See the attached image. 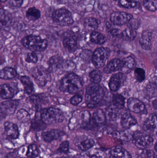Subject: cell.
Instances as JSON below:
<instances>
[{"label":"cell","instance_id":"cell-1","mask_svg":"<svg viewBox=\"0 0 157 158\" xmlns=\"http://www.w3.org/2000/svg\"><path fill=\"white\" fill-rule=\"evenodd\" d=\"M105 96V91L98 84L92 83L86 89L85 100L88 107L93 108L98 106Z\"/></svg>","mask_w":157,"mask_h":158},{"label":"cell","instance_id":"cell-2","mask_svg":"<svg viewBox=\"0 0 157 158\" xmlns=\"http://www.w3.org/2000/svg\"><path fill=\"white\" fill-rule=\"evenodd\" d=\"M83 86V82L76 74L70 73L63 78L60 83V89L62 92L74 94Z\"/></svg>","mask_w":157,"mask_h":158},{"label":"cell","instance_id":"cell-3","mask_svg":"<svg viewBox=\"0 0 157 158\" xmlns=\"http://www.w3.org/2000/svg\"><path fill=\"white\" fill-rule=\"evenodd\" d=\"M40 111L41 118L46 125L60 123L64 120L63 112L57 108L42 109Z\"/></svg>","mask_w":157,"mask_h":158},{"label":"cell","instance_id":"cell-4","mask_svg":"<svg viewBox=\"0 0 157 158\" xmlns=\"http://www.w3.org/2000/svg\"><path fill=\"white\" fill-rule=\"evenodd\" d=\"M21 43L25 48L34 52L45 51L48 46V42L46 40L35 35H29L24 37Z\"/></svg>","mask_w":157,"mask_h":158},{"label":"cell","instance_id":"cell-5","mask_svg":"<svg viewBox=\"0 0 157 158\" xmlns=\"http://www.w3.org/2000/svg\"><path fill=\"white\" fill-rule=\"evenodd\" d=\"M30 74L36 84L41 87L45 86L51 79L49 72L41 66L33 68L30 70Z\"/></svg>","mask_w":157,"mask_h":158},{"label":"cell","instance_id":"cell-6","mask_svg":"<svg viewBox=\"0 0 157 158\" xmlns=\"http://www.w3.org/2000/svg\"><path fill=\"white\" fill-rule=\"evenodd\" d=\"M52 19L54 22L61 26H68L74 23L72 13L66 8L57 9L53 12Z\"/></svg>","mask_w":157,"mask_h":158},{"label":"cell","instance_id":"cell-7","mask_svg":"<svg viewBox=\"0 0 157 158\" xmlns=\"http://www.w3.org/2000/svg\"><path fill=\"white\" fill-rule=\"evenodd\" d=\"M132 140L135 145L142 150L151 147L154 142V139L150 135L139 131L133 135Z\"/></svg>","mask_w":157,"mask_h":158},{"label":"cell","instance_id":"cell-8","mask_svg":"<svg viewBox=\"0 0 157 158\" xmlns=\"http://www.w3.org/2000/svg\"><path fill=\"white\" fill-rule=\"evenodd\" d=\"M110 50L106 47L97 48L92 56V62L97 68H100L105 65L110 56Z\"/></svg>","mask_w":157,"mask_h":158},{"label":"cell","instance_id":"cell-9","mask_svg":"<svg viewBox=\"0 0 157 158\" xmlns=\"http://www.w3.org/2000/svg\"><path fill=\"white\" fill-rule=\"evenodd\" d=\"M132 19H133L132 15L124 12H114L110 16L111 21L116 26L125 25L129 23Z\"/></svg>","mask_w":157,"mask_h":158},{"label":"cell","instance_id":"cell-10","mask_svg":"<svg viewBox=\"0 0 157 158\" xmlns=\"http://www.w3.org/2000/svg\"><path fill=\"white\" fill-rule=\"evenodd\" d=\"M18 91L14 83L4 84L0 85V99H10L14 97Z\"/></svg>","mask_w":157,"mask_h":158},{"label":"cell","instance_id":"cell-11","mask_svg":"<svg viewBox=\"0 0 157 158\" xmlns=\"http://www.w3.org/2000/svg\"><path fill=\"white\" fill-rule=\"evenodd\" d=\"M75 145L82 151H86L95 145V140L86 136H81L75 139Z\"/></svg>","mask_w":157,"mask_h":158},{"label":"cell","instance_id":"cell-12","mask_svg":"<svg viewBox=\"0 0 157 158\" xmlns=\"http://www.w3.org/2000/svg\"><path fill=\"white\" fill-rule=\"evenodd\" d=\"M126 76L122 73H118L112 76L109 83V87L112 91L117 92L124 84Z\"/></svg>","mask_w":157,"mask_h":158},{"label":"cell","instance_id":"cell-13","mask_svg":"<svg viewBox=\"0 0 157 158\" xmlns=\"http://www.w3.org/2000/svg\"><path fill=\"white\" fill-rule=\"evenodd\" d=\"M65 48L70 52H75L77 48L76 36L70 31L65 33L63 41Z\"/></svg>","mask_w":157,"mask_h":158},{"label":"cell","instance_id":"cell-14","mask_svg":"<svg viewBox=\"0 0 157 158\" xmlns=\"http://www.w3.org/2000/svg\"><path fill=\"white\" fill-rule=\"evenodd\" d=\"M18 104V100H10L4 101L0 104V110L3 114L10 116L15 113Z\"/></svg>","mask_w":157,"mask_h":158},{"label":"cell","instance_id":"cell-15","mask_svg":"<svg viewBox=\"0 0 157 158\" xmlns=\"http://www.w3.org/2000/svg\"><path fill=\"white\" fill-rule=\"evenodd\" d=\"M127 106L131 111L134 113L143 114L146 111L144 104L139 99L134 98H131L128 99Z\"/></svg>","mask_w":157,"mask_h":158},{"label":"cell","instance_id":"cell-16","mask_svg":"<svg viewBox=\"0 0 157 158\" xmlns=\"http://www.w3.org/2000/svg\"><path fill=\"white\" fill-rule=\"evenodd\" d=\"M65 135V133L59 130H53L43 132L41 134L42 139L46 143H49L56 140Z\"/></svg>","mask_w":157,"mask_h":158},{"label":"cell","instance_id":"cell-17","mask_svg":"<svg viewBox=\"0 0 157 158\" xmlns=\"http://www.w3.org/2000/svg\"><path fill=\"white\" fill-rule=\"evenodd\" d=\"M109 158H132L131 154L122 147L112 148L109 152Z\"/></svg>","mask_w":157,"mask_h":158},{"label":"cell","instance_id":"cell-18","mask_svg":"<svg viewBox=\"0 0 157 158\" xmlns=\"http://www.w3.org/2000/svg\"><path fill=\"white\" fill-rule=\"evenodd\" d=\"M153 38V34L151 31L147 30L143 32L139 42L144 50H148L151 48Z\"/></svg>","mask_w":157,"mask_h":158},{"label":"cell","instance_id":"cell-19","mask_svg":"<svg viewBox=\"0 0 157 158\" xmlns=\"http://www.w3.org/2000/svg\"><path fill=\"white\" fill-rule=\"evenodd\" d=\"M5 132L8 137L13 139L18 138L19 133L18 127L16 124L10 122H6L4 124Z\"/></svg>","mask_w":157,"mask_h":158},{"label":"cell","instance_id":"cell-20","mask_svg":"<svg viewBox=\"0 0 157 158\" xmlns=\"http://www.w3.org/2000/svg\"><path fill=\"white\" fill-rule=\"evenodd\" d=\"M156 115L155 114H150L144 123V130L147 132L154 133L156 130Z\"/></svg>","mask_w":157,"mask_h":158},{"label":"cell","instance_id":"cell-21","mask_svg":"<svg viewBox=\"0 0 157 158\" xmlns=\"http://www.w3.org/2000/svg\"><path fill=\"white\" fill-rule=\"evenodd\" d=\"M137 123L136 119L130 113L124 112L122 115L121 124L125 129H129Z\"/></svg>","mask_w":157,"mask_h":158},{"label":"cell","instance_id":"cell-22","mask_svg":"<svg viewBox=\"0 0 157 158\" xmlns=\"http://www.w3.org/2000/svg\"><path fill=\"white\" fill-rule=\"evenodd\" d=\"M122 66L121 70L123 72V73H127L131 72V70L135 68L136 66V62L135 59L132 57L129 56L125 57L123 59Z\"/></svg>","mask_w":157,"mask_h":158},{"label":"cell","instance_id":"cell-23","mask_svg":"<svg viewBox=\"0 0 157 158\" xmlns=\"http://www.w3.org/2000/svg\"><path fill=\"white\" fill-rule=\"evenodd\" d=\"M122 66V62L118 58L112 60L104 69V72L107 74L120 70Z\"/></svg>","mask_w":157,"mask_h":158},{"label":"cell","instance_id":"cell-24","mask_svg":"<svg viewBox=\"0 0 157 158\" xmlns=\"http://www.w3.org/2000/svg\"><path fill=\"white\" fill-rule=\"evenodd\" d=\"M12 22V15L9 12L5 10L0 11V30L9 27Z\"/></svg>","mask_w":157,"mask_h":158},{"label":"cell","instance_id":"cell-25","mask_svg":"<svg viewBox=\"0 0 157 158\" xmlns=\"http://www.w3.org/2000/svg\"><path fill=\"white\" fill-rule=\"evenodd\" d=\"M64 60L61 56H55L50 59L49 64V68L53 71L61 70Z\"/></svg>","mask_w":157,"mask_h":158},{"label":"cell","instance_id":"cell-26","mask_svg":"<svg viewBox=\"0 0 157 158\" xmlns=\"http://www.w3.org/2000/svg\"><path fill=\"white\" fill-rule=\"evenodd\" d=\"M30 103L37 110H41L43 105L45 104V98L41 95H32L29 98Z\"/></svg>","mask_w":157,"mask_h":158},{"label":"cell","instance_id":"cell-27","mask_svg":"<svg viewBox=\"0 0 157 158\" xmlns=\"http://www.w3.org/2000/svg\"><path fill=\"white\" fill-rule=\"evenodd\" d=\"M16 76V71L13 68L6 67L0 70V79L10 80Z\"/></svg>","mask_w":157,"mask_h":158},{"label":"cell","instance_id":"cell-28","mask_svg":"<svg viewBox=\"0 0 157 158\" xmlns=\"http://www.w3.org/2000/svg\"><path fill=\"white\" fill-rule=\"evenodd\" d=\"M136 29L129 25L123 31L121 36L125 40L132 41L136 37Z\"/></svg>","mask_w":157,"mask_h":158},{"label":"cell","instance_id":"cell-29","mask_svg":"<svg viewBox=\"0 0 157 158\" xmlns=\"http://www.w3.org/2000/svg\"><path fill=\"white\" fill-rule=\"evenodd\" d=\"M41 12L35 6L30 7L26 12V17L30 21H35L41 17Z\"/></svg>","mask_w":157,"mask_h":158},{"label":"cell","instance_id":"cell-30","mask_svg":"<svg viewBox=\"0 0 157 158\" xmlns=\"http://www.w3.org/2000/svg\"><path fill=\"white\" fill-rule=\"evenodd\" d=\"M84 25L87 29L89 30H95L98 28L99 23L96 19L87 17L84 19Z\"/></svg>","mask_w":157,"mask_h":158},{"label":"cell","instance_id":"cell-31","mask_svg":"<svg viewBox=\"0 0 157 158\" xmlns=\"http://www.w3.org/2000/svg\"><path fill=\"white\" fill-rule=\"evenodd\" d=\"M20 81L24 85L25 93L28 95L32 94L34 89V85L31 79L28 77L23 76L21 78Z\"/></svg>","mask_w":157,"mask_h":158},{"label":"cell","instance_id":"cell-32","mask_svg":"<svg viewBox=\"0 0 157 158\" xmlns=\"http://www.w3.org/2000/svg\"><path fill=\"white\" fill-rule=\"evenodd\" d=\"M81 125L83 128H87L91 125V118L90 113L86 110L82 111L80 114Z\"/></svg>","mask_w":157,"mask_h":158},{"label":"cell","instance_id":"cell-33","mask_svg":"<svg viewBox=\"0 0 157 158\" xmlns=\"http://www.w3.org/2000/svg\"><path fill=\"white\" fill-rule=\"evenodd\" d=\"M90 40L93 43L101 45L105 43L106 39L101 33L98 31H94L90 35Z\"/></svg>","mask_w":157,"mask_h":158},{"label":"cell","instance_id":"cell-34","mask_svg":"<svg viewBox=\"0 0 157 158\" xmlns=\"http://www.w3.org/2000/svg\"><path fill=\"white\" fill-rule=\"evenodd\" d=\"M106 119L105 113L101 110H97L93 114V120L95 123L97 125H100L104 123Z\"/></svg>","mask_w":157,"mask_h":158},{"label":"cell","instance_id":"cell-35","mask_svg":"<svg viewBox=\"0 0 157 158\" xmlns=\"http://www.w3.org/2000/svg\"><path fill=\"white\" fill-rule=\"evenodd\" d=\"M112 103L114 107L118 109L123 108L125 103L124 98L118 94L113 95L112 98Z\"/></svg>","mask_w":157,"mask_h":158},{"label":"cell","instance_id":"cell-36","mask_svg":"<svg viewBox=\"0 0 157 158\" xmlns=\"http://www.w3.org/2000/svg\"><path fill=\"white\" fill-rule=\"evenodd\" d=\"M16 116L18 120L22 123L27 122L30 119V114L27 110L23 109H21L18 111Z\"/></svg>","mask_w":157,"mask_h":158},{"label":"cell","instance_id":"cell-37","mask_svg":"<svg viewBox=\"0 0 157 158\" xmlns=\"http://www.w3.org/2000/svg\"><path fill=\"white\" fill-rule=\"evenodd\" d=\"M139 2L140 0H119V3L124 8H133L138 5Z\"/></svg>","mask_w":157,"mask_h":158},{"label":"cell","instance_id":"cell-38","mask_svg":"<svg viewBox=\"0 0 157 158\" xmlns=\"http://www.w3.org/2000/svg\"><path fill=\"white\" fill-rule=\"evenodd\" d=\"M106 115V118L111 121L116 120L119 116V111L118 109L115 107H111L107 110Z\"/></svg>","mask_w":157,"mask_h":158},{"label":"cell","instance_id":"cell-39","mask_svg":"<svg viewBox=\"0 0 157 158\" xmlns=\"http://www.w3.org/2000/svg\"><path fill=\"white\" fill-rule=\"evenodd\" d=\"M38 155L39 150L37 146L35 144L29 145L27 151V158H36Z\"/></svg>","mask_w":157,"mask_h":158},{"label":"cell","instance_id":"cell-40","mask_svg":"<svg viewBox=\"0 0 157 158\" xmlns=\"http://www.w3.org/2000/svg\"><path fill=\"white\" fill-rule=\"evenodd\" d=\"M31 127L34 130H43L46 127V124L41 120L40 116H36L32 121Z\"/></svg>","mask_w":157,"mask_h":158},{"label":"cell","instance_id":"cell-41","mask_svg":"<svg viewBox=\"0 0 157 158\" xmlns=\"http://www.w3.org/2000/svg\"><path fill=\"white\" fill-rule=\"evenodd\" d=\"M90 81L93 83L98 84L102 80V74L100 70L98 69L93 70L89 74Z\"/></svg>","mask_w":157,"mask_h":158},{"label":"cell","instance_id":"cell-42","mask_svg":"<svg viewBox=\"0 0 157 158\" xmlns=\"http://www.w3.org/2000/svg\"><path fill=\"white\" fill-rule=\"evenodd\" d=\"M143 4L147 10L152 12L156 11L157 0H143Z\"/></svg>","mask_w":157,"mask_h":158},{"label":"cell","instance_id":"cell-43","mask_svg":"<svg viewBox=\"0 0 157 158\" xmlns=\"http://www.w3.org/2000/svg\"><path fill=\"white\" fill-rule=\"evenodd\" d=\"M75 68V64L71 60H64L62 66V71L64 72H72Z\"/></svg>","mask_w":157,"mask_h":158},{"label":"cell","instance_id":"cell-44","mask_svg":"<svg viewBox=\"0 0 157 158\" xmlns=\"http://www.w3.org/2000/svg\"><path fill=\"white\" fill-rule=\"evenodd\" d=\"M134 74L135 79L139 82H142L145 79V71L143 69L137 68L135 70Z\"/></svg>","mask_w":157,"mask_h":158},{"label":"cell","instance_id":"cell-45","mask_svg":"<svg viewBox=\"0 0 157 158\" xmlns=\"http://www.w3.org/2000/svg\"><path fill=\"white\" fill-rule=\"evenodd\" d=\"M147 93L148 96L153 97L156 95V85L154 83H150L147 87Z\"/></svg>","mask_w":157,"mask_h":158},{"label":"cell","instance_id":"cell-46","mask_svg":"<svg viewBox=\"0 0 157 158\" xmlns=\"http://www.w3.org/2000/svg\"><path fill=\"white\" fill-rule=\"evenodd\" d=\"M69 142L67 141H64L60 145L57 151L60 153L67 154L69 151Z\"/></svg>","mask_w":157,"mask_h":158},{"label":"cell","instance_id":"cell-47","mask_svg":"<svg viewBox=\"0 0 157 158\" xmlns=\"http://www.w3.org/2000/svg\"><path fill=\"white\" fill-rule=\"evenodd\" d=\"M141 158H157L156 154L152 150L144 149L141 155Z\"/></svg>","mask_w":157,"mask_h":158},{"label":"cell","instance_id":"cell-48","mask_svg":"<svg viewBox=\"0 0 157 158\" xmlns=\"http://www.w3.org/2000/svg\"><path fill=\"white\" fill-rule=\"evenodd\" d=\"M26 61L28 63L36 64L38 61L37 56L35 52L29 53L27 55Z\"/></svg>","mask_w":157,"mask_h":158},{"label":"cell","instance_id":"cell-49","mask_svg":"<svg viewBox=\"0 0 157 158\" xmlns=\"http://www.w3.org/2000/svg\"><path fill=\"white\" fill-rule=\"evenodd\" d=\"M83 100V98L80 94H75L74 95L70 100L71 104L73 105H77L81 103Z\"/></svg>","mask_w":157,"mask_h":158},{"label":"cell","instance_id":"cell-50","mask_svg":"<svg viewBox=\"0 0 157 158\" xmlns=\"http://www.w3.org/2000/svg\"><path fill=\"white\" fill-rule=\"evenodd\" d=\"M24 0H9V3L11 6L19 7L22 5Z\"/></svg>","mask_w":157,"mask_h":158},{"label":"cell","instance_id":"cell-51","mask_svg":"<svg viewBox=\"0 0 157 158\" xmlns=\"http://www.w3.org/2000/svg\"><path fill=\"white\" fill-rule=\"evenodd\" d=\"M5 41V38L4 35L0 31V49L3 46Z\"/></svg>","mask_w":157,"mask_h":158},{"label":"cell","instance_id":"cell-52","mask_svg":"<svg viewBox=\"0 0 157 158\" xmlns=\"http://www.w3.org/2000/svg\"><path fill=\"white\" fill-rule=\"evenodd\" d=\"M110 33L112 36H117L119 34V31L117 29H114L111 31Z\"/></svg>","mask_w":157,"mask_h":158},{"label":"cell","instance_id":"cell-53","mask_svg":"<svg viewBox=\"0 0 157 158\" xmlns=\"http://www.w3.org/2000/svg\"><path fill=\"white\" fill-rule=\"evenodd\" d=\"M89 158H102V157L100 156H97V155H94L91 156Z\"/></svg>","mask_w":157,"mask_h":158},{"label":"cell","instance_id":"cell-54","mask_svg":"<svg viewBox=\"0 0 157 158\" xmlns=\"http://www.w3.org/2000/svg\"><path fill=\"white\" fill-rule=\"evenodd\" d=\"M157 143H155V150L156 152H157Z\"/></svg>","mask_w":157,"mask_h":158},{"label":"cell","instance_id":"cell-55","mask_svg":"<svg viewBox=\"0 0 157 158\" xmlns=\"http://www.w3.org/2000/svg\"><path fill=\"white\" fill-rule=\"evenodd\" d=\"M7 0H0V2H6Z\"/></svg>","mask_w":157,"mask_h":158},{"label":"cell","instance_id":"cell-56","mask_svg":"<svg viewBox=\"0 0 157 158\" xmlns=\"http://www.w3.org/2000/svg\"><path fill=\"white\" fill-rule=\"evenodd\" d=\"M59 158H70L68 157L62 156V157H60Z\"/></svg>","mask_w":157,"mask_h":158},{"label":"cell","instance_id":"cell-57","mask_svg":"<svg viewBox=\"0 0 157 158\" xmlns=\"http://www.w3.org/2000/svg\"><path fill=\"white\" fill-rule=\"evenodd\" d=\"M114 1H117V0H114Z\"/></svg>","mask_w":157,"mask_h":158}]
</instances>
